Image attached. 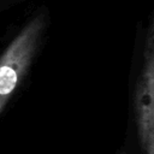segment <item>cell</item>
I'll list each match as a JSON object with an SVG mask.
<instances>
[{"label": "cell", "mask_w": 154, "mask_h": 154, "mask_svg": "<svg viewBox=\"0 0 154 154\" xmlns=\"http://www.w3.org/2000/svg\"><path fill=\"white\" fill-rule=\"evenodd\" d=\"M49 25L47 7L38 8L0 55V113L26 75Z\"/></svg>", "instance_id": "obj_1"}, {"label": "cell", "mask_w": 154, "mask_h": 154, "mask_svg": "<svg viewBox=\"0 0 154 154\" xmlns=\"http://www.w3.org/2000/svg\"><path fill=\"white\" fill-rule=\"evenodd\" d=\"M142 63L134 107L141 154H154V17L149 16L143 37Z\"/></svg>", "instance_id": "obj_2"}, {"label": "cell", "mask_w": 154, "mask_h": 154, "mask_svg": "<svg viewBox=\"0 0 154 154\" xmlns=\"http://www.w3.org/2000/svg\"><path fill=\"white\" fill-rule=\"evenodd\" d=\"M22 0H0V8L2 7H8V6H12L17 2H20Z\"/></svg>", "instance_id": "obj_3"}, {"label": "cell", "mask_w": 154, "mask_h": 154, "mask_svg": "<svg viewBox=\"0 0 154 154\" xmlns=\"http://www.w3.org/2000/svg\"><path fill=\"white\" fill-rule=\"evenodd\" d=\"M122 154H128V153H126V152H123V153H122Z\"/></svg>", "instance_id": "obj_4"}]
</instances>
